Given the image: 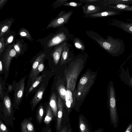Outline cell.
Masks as SVG:
<instances>
[{
	"mask_svg": "<svg viewBox=\"0 0 132 132\" xmlns=\"http://www.w3.org/2000/svg\"><path fill=\"white\" fill-rule=\"evenodd\" d=\"M85 32L90 38L95 41L111 55L117 57L124 52V44L121 40L115 39L109 36L107 37V39H105L92 30H86Z\"/></svg>",
	"mask_w": 132,
	"mask_h": 132,
	"instance_id": "1",
	"label": "cell"
},
{
	"mask_svg": "<svg viewBox=\"0 0 132 132\" xmlns=\"http://www.w3.org/2000/svg\"><path fill=\"white\" fill-rule=\"evenodd\" d=\"M83 60L81 58L77 59L65 71L67 83V90L74 93L77 79L81 70Z\"/></svg>",
	"mask_w": 132,
	"mask_h": 132,
	"instance_id": "2",
	"label": "cell"
},
{
	"mask_svg": "<svg viewBox=\"0 0 132 132\" xmlns=\"http://www.w3.org/2000/svg\"><path fill=\"white\" fill-rule=\"evenodd\" d=\"M7 88L4 91L3 99L0 105V118L7 125L12 126L15 119L14 117V107L11 98L8 94Z\"/></svg>",
	"mask_w": 132,
	"mask_h": 132,
	"instance_id": "3",
	"label": "cell"
},
{
	"mask_svg": "<svg viewBox=\"0 0 132 132\" xmlns=\"http://www.w3.org/2000/svg\"><path fill=\"white\" fill-rule=\"evenodd\" d=\"M95 75L88 72L85 73L80 78L73 95L75 98L81 100L85 97L94 82Z\"/></svg>",
	"mask_w": 132,
	"mask_h": 132,
	"instance_id": "4",
	"label": "cell"
},
{
	"mask_svg": "<svg viewBox=\"0 0 132 132\" xmlns=\"http://www.w3.org/2000/svg\"><path fill=\"white\" fill-rule=\"evenodd\" d=\"M107 94L111 121L114 128H116L118 125V117L117 112L116 91L114 83L112 81L109 82Z\"/></svg>",
	"mask_w": 132,
	"mask_h": 132,
	"instance_id": "5",
	"label": "cell"
},
{
	"mask_svg": "<svg viewBox=\"0 0 132 132\" xmlns=\"http://www.w3.org/2000/svg\"><path fill=\"white\" fill-rule=\"evenodd\" d=\"M26 76L22 78L18 82L13 84L14 94L12 102L14 109H18L24 96L25 90V80Z\"/></svg>",
	"mask_w": 132,
	"mask_h": 132,
	"instance_id": "6",
	"label": "cell"
},
{
	"mask_svg": "<svg viewBox=\"0 0 132 132\" xmlns=\"http://www.w3.org/2000/svg\"><path fill=\"white\" fill-rule=\"evenodd\" d=\"M70 36L71 34L67 28L62 26L60 29L59 31L48 41L47 46L51 47L64 42H68Z\"/></svg>",
	"mask_w": 132,
	"mask_h": 132,
	"instance_id": "7",
	"label": "cell"
},
{
	"mask_svg": "<svg viewBox=\"0 0 132 132\" xmlns=\"http://www.w3.org/2000/svg\"><path fill=\"white\" fill-rule=\"evenodd\" d=\"M73 12L71 10L66 12L62 10L54 19L52 20L46 27L47 29L51 28H55L63 26L67 23Z\"/></svg>",
	"mask_w": 132,
	"mask_h": 132,
	"instance_id": "8",
	"label": "cell"
},
{
	"mask_svg": "<svg viewBox=\"0 0 132 132\" xmlns=\"http://www.w3.org/2000/svg\"><path fill=\"white\" fill-rule=\"evenodd\" d=\"M17 54L13 46L9 45L4 54L2 60L5 69L8 73L12 60L13 57L16 56Z\"/></svg>",
	"mask_w": 132,
	"mask_h": 132,
	"instance_id": "9",
	"label": "cell"
},
{
	"mask_svg": "<svg viewBox=\"0 0 132 132\" xmlns=\"http://www.w3.org/2000/svg\"><path fill=\"white\" fill-rule=\"evenodd\" d=\"M45 89V85L43 84L31 100L30 103L31 105V109L32 111H34L37 105L42 100Z\"/></svg>",
	"mask_w": 132,
	"mask_h": 132,
	"instance_id": "10",
	"label": "cell"
},
{
	"mask_svg": "<svg viewBox=\"0 0 132 132\" xmlns=\"http://www.w3.org/2000/svg\"><path fill=\"white\" fill-rule=\"evenodd\" d=\"M72 45L67 42L65 45L61 56L60 64L62 65L67 62L70 59V56L73 52Z\"/></svg>",
	"mask_w": 132,
	"mask_h": 132,
	"instance_id": "11",
	"label": "cell"
},
{
	"mask_svg": "<svg viewBox=\"0 0 132 132\" xmlns=\"http://www.w3.org/2000/svg\"><path fill=\"white\" fill-rule=\"evenodd\" d=\"M32 117L23 119L20 125L21 132H35L34 126L32 122Z\"/></svg>",
	"mask_w": 132,
	"mask_h": 132,
	"instance_id": "12",
	"label": "cell"
},
{
	"mask_svg": "<svg viewBox=\"0 0 132 132\" xmlns=\"http://www.w3.org/2000/svg\"><path fill=\"white\" fill-rule=\"evenodd\" d=\"M67 42H63L56 46L52 53L53 61L55 65L57 64L59 61L64 47Z\"/></svg>",
	"mask_w": 132,
	"mask_h": 132,
	"instance_id": "13",
	"label": "cell"
},
{
	"mask_svg": "<svg viewBox=\"0 0 132 132\" xmlns=\"http://www.w3.org/2000/svg\"><path fill=\"white\" fill-rule=\"evenodd\" d=\"M57 118L56 129L60 131L61 128V122L63 115V104L61 97L58 96L57 99Z\"/></svg>",
	"mask_w": 132,
	"mask_h": 132,
	"instance_id": "14",
	"label": "cell"
},
{
	"mask_svg": "<svg viewBox=\"0 0 132 132\" xmlns=\"http://www.w3.org/2000/svg\"><path fill=\"white\" fill-rule=\"evenodd\" d=\"M45 55L43 53L39 55L34 61L30 72L29 75V78L31 79V81L35 76L37 69L40 62L44 58Z\"/></svg>",
	"mask_w": 132,
	"mask_h": 132,
	"instance_id": "15",
	"label": "cell"
},
{
	"mask_svg": "<svg viewBox=\"0 0 132 132\" xmlns=\"http://www.w3.org/2000/svg\"><path fill=\"white\" fill-rule=\"evenodd\" d=\"M45 76V74L38 77L29 85L28 87L25 89L26 97H27L38 86L42 81L43 78Z\"/></svg>",
	"mask_w": 132,
	"mask_h": 132,
	"instance_id": "16",
	"label": "cell"
},
{
	"mask_svg": "<svg viewBox=\"0 0 132 132\" xmlns=\"http://www.w3.org/2000/svg\"><path fill=\"white\" fill-rule=\"evenodd\" d=\"M116 10L107 11L93 14L85 15L84 17L85 18L90 17L92 18L109 16L116 15L118 14V12H119L118 11H116Z\"/></svg>",
	"mask_w": 132,
	"mask_h": 132,
	"instance_id": "17",
	"label": "cell"
},
{
	"mask_svg": "<svg viewBox=\"0 0 132 132\" xmlns=\"http://www.w3.org/2000/svg\"><path fill=\"white\" fill-rule=\"evenodd\" d=\"M81 7L83 12L85 15L97 13L101 10L100 7L92 5L86 4L81 6Z\"/></svg>",
	"mask_w": 132,
	"mask_h": 132,
	"instance_id": "18",
	"label": "cell"
},
{
	"mask_svg": "<svg viewBox=\"0 0 132 132\" xmlns=\"http://www.w3.org/2000/svg\"><path fill=\"white\" fill-rule=\"evenodd\" d=\"M44 122L46 126L50 124L53 120L54 115L49 104L46 107Z\"/></svg>",
	"mask_w": 132,
	"mask_h": 132,
	"instance_id": "19",
	"label": "cell"
},
{
	"mask_svg": "<svg viewBox=\"0 0 132 132\" xmlns=\"http://www.w3.org/2000/svg\"><path fill=\"white\" fill-rule=\"evenodd\" d=\"M49 104L52 109L55 117L57 118V103L56 94L53 93L51 95Z\"/></svg>",
	"mask_w": 132,
	"mask_h": 132,
	"instance_id": "20",
	"label": "cell"
},
{
	"mask_svg": "<svg viewBox=\"0 0 132 132\" xmlns=\"http://www.w3.org/2000/svg\"><path fill=\"white\" fill-rule=\"evenodd\" d=\"M73 93L71 90H67V92L65 96V102L66 107L69 111L72 107L73 105Z\"/></svg>",
	"mask_w": 132,
	"mask_h": 132,
	"instance_id": "21",
	"label": "cell"
},
{
	"mask_svg": "<svg viewBox=\"0 0 132 132\" xmlns=\"http://www.w3.org/2000/svg\"><path fill=\"white\" fill-rule=\"evenodd\" d=\"M45 113V110L42 103L38 107L36 113V118L37 123L40 124L42 122Z\"/></svg>",
	"mask_w": 132,
	"mask_h": 132,
	"instance_id": "22",
	"label": "cell"
},
{
	"mask_svg": "<svg viewBox=\"0 0 132 132\" xmlns=\"http://www.w3.org/2000/svg\"><path fill=\"white\" fill-rule=\"evenodd\" d=\"M71 36V35L70 38L72 39L73 44L77 49L82 51H84L85 50V47L84 42L78 38L73 37V35H72L73 38H72Z\"/></svg>",
	"mask_w": 132,
	"mask_h": 132,
	"instance_id": "23",
	"label": "cell"
},
{
	"mask_svg": "<svg viewBox=\"0 0 132 132\" xmlns=\"http://www.w3.org/2000/svg\"><path fill=\"white\" fill-rule=\"evenodd\" d=\"M12 21H9L0 25V38H1L5 33L7 32L12 23Z\"/></svg>",
	"mask_w": 132,
	"mask_h": 132,
	"instance_id": "24",
	"label": "cell"
},
{
	"mask_svg": "<svg viewBox=\"0 0 132 132\" xmlns=\"http://www.w3.org/2000/svg\"><path fill=\"white\" fill-rule=\"evenodd\" d=\"M115 26H117L125 31L132 33V22L128 23H121L118 21L116 22Z\"/></svg>",
	"mask_w": 132,
	"mask_h": 132,
	"instance_id": "25",
	"label": "cell"
},
{
	"mask_svg": "<svg viewBox=\"0 0 132 132\" xmlns=\"http://www.w3.org/2000/svg\"><path fill=\"white\" fill-rule=\"evenodd\" d=\"M112 6H108L109 7L121 10L132 11V7L122 4H111Z\"/></svg>",
	"mask_w": 132,
	"mask_h": 132,
	"instance_id": "26",
	"label": "cell"
},
{
	"mask_svg": "<svg viewBox=\"0 0 132 132\" xmlns=\"http://www.w3.org/2000/svg\"><path fill=\"white\" fill-rule=\"evenodd\" d=\"M19 34L21 37H24L30 41L33 40L29 32L25 28H21L19 30Z\"/></svg>",
	"mask_w": 132,
	"mask_h": 132,
	"instance_id": "27",
	"label": "cell"
},
{
	"mask_svg": "<svg viewBox=\"0 0 132 132\" xmlns=\"http://www.w3.org/2000/svg\"><path fill=\"white\" fill-rule=\"evenodd\" d=\"M79 125L81 132H89L87 126L83 118L81 117H79Z\"/></svg>",
	"mask_w": 132,
	"mask_h": 132,
	"instance_id": "28",
	"label": "cell"
},
{
	"mask_svg": "<svg viewBox=\"0 0 132 132\" xmlns=\"http://www.w3.org/2000/svg\"><path fill=\"white\" fill-rule=\"evenodd\" d=\"M44 59L40 62L38 67L35 76L31 81V83L33 82L38 77L39 73L43 70L44 68V64L43 61Z\"/></svg>",
	"mask_w": 132,
	"mask_h": 132,
	"instance_id": "29",
	"label": "cell"
},
{
	"mask_svg": "<svg viewBox=\"0 0 132 132\" xmlns=\"http://www.w3.org/2000/svg\"><path fill=\"white\" fill-rule=\"evenodd\" d=\"M65 88L64 85L62 84L58 87V90L60 96L63 100H65V96L67 92Z\"/></svg>",
	"mask_w": 132,
	"mask_h": 132,
	"instance_id": "30",
	"label": "cell"
},
{
	"mask_svg": "<svg viewBox=\"0 0 132 132\" xmlns=\"http://www.w3.org/2000/svg\"><path fill=\"white\" fill-rule=\"evenodd\" d=\"M82 3L81 2L78 3L75 2H66L64 3L63 6H69L75 7L82 6Z\"/></svg>",
	"mask_w": 132,
	"mask_h": 132,
	"instance_id": "31",
	"label": "cell"
},
{
	"mask_svg": "<svg viewBox=\"0 0 132 132\" xmlns=\"http://www.w3.org/2000/svg\"><path fill=\"white\" fill-rule=\"evenodd\" d=\"M12 46L17 54H20L21 53L22 45L19 42H18L16 44H13Z\"/></svg>",
	"mask_w": 132,
	"mask_h": 132,
	"instance_id": "32",
	"label": "cell"
},
{
	"mask_svg": "<svg viewBox=\"0 0 132 132\" xmlns=\"http://www.w3.org/2000/svg\"><path fill=\"white\" fill-rule=\"evenodd\" d=\"M68 0H58L55 2L53 3V6L55 8L61 6L63 4L67 2Z\"/></svg>",
	"mask_w": 132,
	"mask_h": 132,
	"instance_id": "33",
	"label": "cell"
},
{
	"mask_svg": "<svg viewBox=\"0 0 132 132\" xmlns=\"http://www.w3.org/2000/svg\"><path fill=\"white\" fill-rule=\"evenodd\" d=\"M0 132H9L7 127L1 118L0 119Z\"/></svg>",
	"mask_w": 132,
	"mask_h": 132,
	"instance_id": "34",
	"label": "cell"
},
{
	"mask_svg": "<svg viewBox=\"0 0 132 132\" xmlns=\"http://www.w3.org/2000/svg\"><path fill=\"white\" fill-rule=\"evenodd\" d=\"M5 45L4 39L2 37L0 39V55L4 49Z\"/></svg>",
	"mask_w": 132,
	"mask_h": 132,
	"instance_id": "35",
	"label": "cell"
},
{
	"mask_svg": "<svg viewBox=\"0 0 132 132\" xmlns=\"http://www.w3.org/2000/svg\"><path fill=\"white\" fill-rule=\"evenodd\" d=\"M0 80V97L1 100L2 101L3 99V95L4 91L3 88L2 82Z\"/></svg>",
	"mask_w": 132,
	"mask_h": 132,
	"instance_id": "36",
	"label": "cell"
},
{
	"mask_svg": "<svg viewBox=\"0 0 132 132\" xmlns=\"http://www.w3.org/2000/svg\"><path fill=\"white\" fill-rule=\"evenodd\" d=\"M14 36L12 35L9 37L6 40V42L5 43V45L7 46L9 44L11 43L13 41Z\"/></svg>",
	"mask_w": 132,
	"mask_h": 132,
	"instance_id": "37",
	"label": "cell"
},
{
	"mask_svg": "<svg viewBox=\"0 0 132 132\" xmlns=\"http://www.w3.org/2000/svg\"><path fill=\"white\" fill-rule=\"evenodd\" d=\"M42 132H52V129L50 127V124L46 126L43 129Z\"/></svg>",
	"mask_w": 132,
	"mask_h": 132,
	"instance_id": "38",
	"label": "cell"
},
{
	"mask_svg": "<svg viewBox=\"0 0 132 132\" xmlns=\"http://www.w3.org/2000/svg\"><path fill=\"white\" fill-rule=\"evenodd\" d=\"M7 91L9 93L11 92L13 90H14V85L13 84L12 85H9L8 86L7 88Z\"/></svg>",
	"mask_w": 132,
	"mask_h": 132,
	"instance_id": "39",
	"label": "cell"
},
{
	"mask_svg": "<svg viewBox=\"0 0 132 132\" xmlns=\"http://www.w3.org/2000/svg\"><path fill=\"white\" fill-rule=\"evenodd\" d=\"M132 130V123H129L127 126L125 132H131Z\"/></svg>",
	"mask_w": 132,
	"mask_h": 132,
	"instance_id": "40",
	"label": "cell"
},
{
	"mask_svg": "<svg viewBox=\"0 0 132 132\" xmlns=\"http://www.w3.org/2000/svg\"><path fill=\"white\" fill-rule=\"evenodd\" d=\"M80 2H84L86 3H88L90 2H95L96 1H100L99 0H80Z\"/></svg>",
	"mask_w": 132,
	"mask_h": 132,
	"instance_id": "41",
	"label": "cell"
},
{
	"mask_svg": "<svg viewBox=\"0 0 132 132\" xmlns=\"http://www.w3.org/2000/svg\"><path fill=\"white\" fill-rule=\"evenodd\" d=\"M8 0H0V10L3 7L5 4L7 2Z\"/></svg>",
	"mask_w": 132,
	"mask_h": 132,
	"instance_id": "42",
	"label": "cell"
},
{
	"mask_svg": "<svg viewBox=\"0 0 132 132\" xmlns=\"http://www.w3.org/2000/svg\"><path fill=\"white\" fill-rule=\"evenodd\" d=\"M3 70V63L1 60L0 61V73H1Z\"/></svg>",
	"mask_w": 132,
	"mask_h": 132,
	"instance_id": "43",
	"label": "cell"
},
{
	"mask_svg": "<svg viewBox=\"0 0 132 132\" xmlns=\"http://www.w3.org/2000/svg\"><path fill=\"white\" fill-rule=\"evenodd\" d=\"M60 132H67V128L64 127L61 130Z\"/></svg>",
	"mask_w": 132,
	"mask_h": 132,
	"instance_id": "44",
	"label": "cell"
},
{
	"mask_svg": "<svg viewBox=\"0 0 132 132\" xmlns=\"http://www.w3.org/2000/svg\"><path fill=\"white\" fill-rule=\"evenodd\" d=\"M129 80V86L131 87L132 88V76H131V78Z\"/></svg>",
	"mask_w": 132,
	"mask_h": 132,
	"instance_id": "45",
	"label": "cell"
},
{
	"mask_svg": "<svg viewBox=\"0 0 132 132\" xmlns=\"http://www.w3.org/2000/svg\"><path fill=\"white\" fill-rule=\"evenodd\" d=\"M67 132H71V131L70 129H69Z\"/></svg>",
	"mask_w": 132,
	"mask_h": 132,
	"instance_id": "46",
	"label": "cell"
},
{
	"mask_svg": "<svg viewBox=\"0 0 132 132\" xmlns=\"http://www.w3.org/2000/svg\"><path fill=\"white\" fill-rule=\"evenodd\" d=\"M96 132H101V131H100V130H99V131H96Z\"/></svg>",
	"mask_w": 132,
	"mask_h": 132,
	"instance_id": "47",
	"label": "cell"
}]
</instances>
